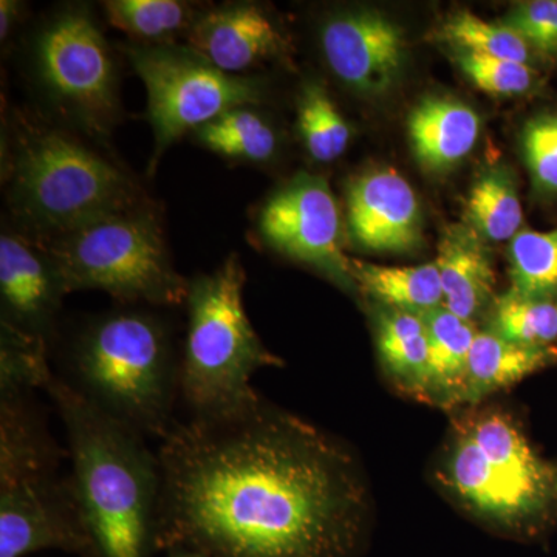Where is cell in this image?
<instances>
[{"label":"cell","instance_id":"obj_1","mask_svg":"<svg viewBox=\"0 0 557 557\" xmlns=\"http://www.w3.org/2000/svg\"><path fill=\"white\" fill-rule=\"evenodd\" d=\"M157 553L358 557L369 491L354 454L260 397L218 418L175 421L160 440Z\"/></svg>","mask_w":557,"mask_h":557},{"label":"cell","instance_id":"obj_2","mask_svg":"<svg viewBox=\"0 0 557 557\" xmlns=\"http://www.w3.org/2000/svg\"><path fill=\"white\" fill-rule=\"evenodd\" d=\"M44 391L64 424L70 478L97 556H156L163 485L159 453L64 380L51 376Z\"/></svg>","mask_w":557,"mask_h":557},{"label":"cell","instance_id":"obj_3","mask_svg":"<svg viewBox=\"0 0 557 557\" xmlns=\"http://www.w3.org/2000/svg\"><path fill=\"white\" fill-rule=\"evenodd\" d=\"M178 376L170 325L152 311L126 307L94 318L81 330L64 381L141 437L163 440L175 424Z\"/></svg>","mask_w":557,"mask_h":557},{"label":"cell","instance_id":"obj_4","mask_svg":"<svg viewBox=\"0 0 557 557\" xmlns=\"http://www.w3.org/2000/svg\"><path fill=\"white\" fill-rule=\"evenodd\" d=\"M14 131L9 205L28 239L61 236L150 205L123 168L72 132L30 119Z\"/></svg>","mask_w":557,"mask_h":557},{"label":"cell","instance_id":"obj_5","mask_svg":"<svg viewBox=\"0 0 557 557\" xmlns=\"http://www.w3.org/2000/svg\"><path fill=\"white\" fill-rule=\"evenodd\" d=\"M247 274L236 252L211 273L189 281L188 327L180 355V398L190 417L233 416L258 401L256 372L281 368L245 310Z\"/></svg>","mask_w":557,"mask_h":557},{"label":"cell","instance_id":"obj_6","mask_svg":"<svg viewBox=\"0 0 557 557\" xmlns=\"http://www.w3.org/2000/svg\"><path fill=\"white\" fill-rule=\"evenodd\" d=\"M443 479L469 511L515 533L557 525V461L542 457L504 412H486L460 428Z\"/></svg>","mask_w":557,"mask_h":557},{"label":"cell","instance_id":"obj_7","mask_svg":"<svg viewBox=\"0 0 557 557\" xmlns=\"http://www.w3.org/2000/svg\"><path fill=\"white\" fill-rule=\"evenodd\" d=\"M30 240L57 267L67 295L100 289L126 306L174 307L188 299L189 281L174 269L153 205Z\"/></svg>","mask_w":557,"mask_h":557},{"label":"cell","instance_id":"obj_8","mask_svg":"<svg viewBox=\"0 0 557 557\" xmlns=\"http://www.w3.org/2000/svg\"><path fill=\"white\" fill-rule=\"evenodd\" d=\"M126 53L148 91L153 131L150 172L183 135L265 98L260 79L222 72L188 46L137 44L127 47Z\"/></svg>","mask_w":557,"mask_h":557},{"label":"cell","instance_id":"obj_9","mask_svg":"<svg viewBox=\"0 0 557 557\" xmlns=\"http://www.w3.org/2000/svg\"><path fill=\"white\" fill-rule=\"evenodd\" d=\"M38 78L51 101L90 134L119 119V79L108 40L84 9L62 11L35 42Z\"/></svg>","mask_w":557,"mask_h":557},{"label":"cell","instance_id":"obj_10","mask_svg":"<svg viewBox=\"0 0 557 557\" xmlns=\"http://www.w3.org/2000/svg\"><path fill=\"white\" fill-rule=\"evenodd\" d=\"M259 234L274 251L324 274L344 292H358L343 251V215L324 178L300 172L271 194L258 219Z\"/></svg>","mask_w":557,"mask_h":557},{"label":"cell","instance_id":"obj_11","mask_svg":"<svg viewBox=\"0 0 557 557\" xmlns=\"http://www.w3.org/2000/svg\"><path fill=\"white\" fill-rule=\"evenodd\" d=\"M46 549L98 557L72 478L61 472L0 486V557Z\"/></svg>","mask_w":557,"mask_h":557},{"label":"cell","instance_id":"obj_12","mask_svg":"<svg viewBox=\"0 0 557 557\" xmlns=\"http://www.w3.org/2000/svg\"><path fill=\"white\" fill-rule=\"evenodd\" d=\"M325 61L347 87L380 97L398 83L408 58L405 33L376 10L335 14L321 30Z\"/></svg>","mask_w":557,"mask_h":557},{"label":"cell","instance_id":"obj_13","mask_svg":"<svg viewBox=\"0 0 557 557\" xmlns=\"http://www.w3.org/2000/svg\"><path fill=\"white\" fill-rule=\"evenodd\" d=\"M67 295L53 262L28 237H0L2 325L50 346L54 322Z\"/></svg>","mask_w":557,"mask_h":557},{"label":"cell","instance_id":"obj_14","mask_svg":"<svg viewBox=\"0 0 557 557\" xmlns=\"http://www.w3.org/2000/svg\"><path fill=\"white\" fill-rule=\"evenodd\" d=\"M351 239L370 251L409 252L423 244L416 190L394 170L364 172L347 189Z\"/></svg>","mask_w":557,"mask_h":557},{"label":"cell","instance_id":"obj_15","mask_svg":"<svg viewBox=\"0 0 557 557\" xmlns=\"http://www.w3.org/2000/svg\"><path fill=\"white\" fill-rule=\"evenodd\" d=\"M188 47L222 72L245 76L248 70L287 57L289 40L263 7L239 2L197 16Z\"/></svg>","mask_w":557,"mask_h":557},{"label":"cell","instance_id":"obj_16","mask_svg":"<svg viewBox=\"0 0 557 557\" xmlns=\"http://www.w3.org/2000/svg\"><path fill=\"white\" fill-rule=\"evenodd\" d=\"M468 225H453L438 242L437 263L443 287V307L465 321L490 306L496 285L493 255Z\"/></svg>","mask_w":557,"mask_h":557},{"label":"cell","instance_id":"obj_17","mask_svg":"<svg viewBox=\"0 0 557 557\" xmlns=\"http://www.w3.org/2000/svg\"><path fill=\"white\" fill-rule=\"evenodd\" d=\"M408 129L417 160L428 171L445 172L478 145L480 116L456 98L431 95L410 112Z\"/></svg>","mask_w":557,"mask_h":557},{"label":"cell","instance_id":"obj_18","mask_svg":"<svg viewBox=\"0 0 557 557\" xmlns=\"http://www.w3.org/2000/svg\"><path fill=\"white\" fill-rule=\"evenodd\" d=\"M557 364V346L527 347L493 330L478 332L469 355L460 405H475L502 388Z\"/></svg>","mask_w":557,"mask_h":557},{"label":"cell","instance_id":"obj_19","mask_svg":"<svg viewBox=\"0 0 557 557\" xmlns=\"http://www.w3.org/2000/svg\"><path fill=\"white\" fill-rule=\"evenodd\" d=\"M376 347L395 386L429 401V341L421 313L387 307L376 311Z\"/></svg>","mask_w":557,"mask_h":557},{"label":"cell","instance_id":"obj_20","mask_svg":"<svg viewBox=\"0 0 557 557\" xmlns=\"http://www.w3.org/2000/svg\"><path fill=\"white\" fill-rule=\"evenodd\" d=\"M429 341V401L443 408L460 405L469 355L474 344V324L445 307L421 313Z\"/></svg>","mask_w":557,"mask_h":557},{"label":"cell","instance_id":"obj_21","mask_svg":"<svg viewBox=\"0 0 557 557\" xmlns=\"http://www.w3.org/2000/svg\"><path fill=\"white\" fill-rule=\"evenodd\" d=\"M350 269L358 292L387 309L426 313L443 306L435 260L418 267H384L350 259Z\"/></svg>","mask_w":557,"mask_h":557},{"label":"cell","instance_id":"obj_22","mask_svg":"<svg viewBox=\"0 0 557 557\" xmlns=\"http://www.w3.org/2000/svg\"><path fill=\"white\" fill-rule=\"evenodd\" d=\"M467 225L486 242L512 240L523 222L518 183L507 166H491L472 185Z\"/></svg>","mask_w":557,"mask_h":557},{"label":"cell","instance_id":"obj_23","mask_svg":"<svg viewBox=\"0 0 557 557\" xmlns=\"http://www.w3.org/2000/svg\"><path fill=\"white\" fill-rule=\"evenodd\" d=\"M205 148L226 159L263 163L276 156L278 139L269 121L251 108L223 113L218 120L196 131Z\"/></svg>","mask_w":557,"mask_h":557},{"label":"cell","instance_id":"obj_24","mask_svg":"<svg viewBox=\"0 0 557 557\" xmlns=\"http://www.w3.org/2000/svg\"><path fill=\"white\" fill-rule=\"evenodd\" d=\"M298 129L311 159L319 163L338 160L350 145V124L319 81H309L300 90Z\"/></svg>","mask_w":557,"mask_h":557},{"label":"cell","instance_id":"obj_25","mask_svg":"<svg viewBox=\"0 0 557 557\" xmlns=\"http://www.w3.org/2000/svg\"><path fill=\"white\" fill-rule=\"evenodd\" d=\"M102 9L113 27L149 46L170 44L197 20L188 3L177 0H109Z\"/></svg>","mask_w":557,"mask_h":557},{"label":"cell","instance_id":"obj_26","mask_svg":"<svg viewBox=\"0 0 557 557\" xmlns=\"http://www.w3.org/2000/svg\"><path fill=\"white\" fill-rule=\"evenodd\" d=\"M509 292L523 298H557V226L552 231L523 230L509 244Z\"/></svg>","mask_w":557,"mask_h":557},{"label":"cell","instance_id":"obj_27","mask_svg":"<svg viewBox=\"0 0 557 557\" xmlns=\"http://www.w3.org/2000/svg\"><path fill=\"white\" fill-rule=\"evenodd\" d=\"M438 40L456 47L458 51L502 58L530 64L533 51L518 33L507 25L486 22L471 11L461 10L450 14L435 32Z\"/></svg>","mask_w":557,"mask_h":557},{"label":"cell","instance_id":"obj_28","mask_svg":"<svg viewBox=\"0 0 557 557\" xmlns=\"http://www.w3.org/2000/svg\"><path fill=\"white\" fill-rule=\"evenodd\" d=\"M511 343L527 347H555L556 299L523 298L508 292L496 299L491 329Z\"/></svg>","mask_w":557,"mask_h":557},{"label":"cell","instance_id":"obj_29","mask_svg":"<svg viewBox=\"0 0 557 557\" xmlns=\"http://www.w3.org/2000/svg\"><path fill=\"white\" fill-rule=\"evenodd\" d=\"M51 376L53 372L49 366V346L2 325L0 392L44 391Z\"/></svg>","mask_w":557,"mask_h":557},{"label":"cell","instance_id":"obj_30","mask_svg":"<svg viewBox=\"0 0 557 557\" xmlns=\"http://www.w3.org/2000/svg\"><path fill=\"white\" fill-rule=\"evenodd\" d=\"M458 69L478 89L497 97H516L533 89L537 83V73L530 64L485 54L458 51Z\"/></svg>","mask_w":557,"mask_h":557},{"label":"cell","instance_id":"obj_31","mask_svg":"<svg viewBox=\"0 0 557 557\" xmlns=\"http://www.w3.org/2000/svg\"><path fill=\"white\" fill-rule=\"evenodd\" d=\"M522 150L539 196H557V112L541 113L525 124Z\"/></svg>","mask_w":557,"mask_h":557},{"label":"cell","instance_id":"obj_32","mask_svg":"<svg viewBox=\"0 0 557 557\" xmlns=\"http://www.w3.org/2000/svg\"><path fill=\"white\" fill-rule=\"evenodd\" d=\"M502 24L518 33L533 53L557 61V0L518 3Z\"/></svg>","mask_w":557,"mask_h":557},{"label":"cell","instance_id":"obj_33","mask_svg":"<svg viewBox=\"0 0 557 557\" xmlns=\"http://www.w3.org/2000/svg\"><path fill=\"white\" fill-rule=\"evenodd\" d=\"M20 2H13V0H2L0 2V39L9 38L14 24L20 20Z\"/></svg>","mask_w":557,"mask_h":557},{"label":"cell","instance_id":"obj_34","mask_svg":"<svg viewBox=\"0 0 557 557\" xmlns=\"http://www.w3.org/2000/svg\"><path fill=\"white\" fill-rule=\"evenodd\" d=\"M166 557H207L197 555V553L183 552V549H178V552H170L166 553Z\"/></svg>","mask_w":557,"mask_h":557},{"label":"cell","instance_id":"obj_35","mask_svg":"<svg viewBox=\"0 0 557 557\" xmlns=\"http://www.w3.org/2000/svg\"><path fill=\"white\" fill-rule=\"evenodd\" d=\"M556 302H557V300H556Z\"/></svg>","mask_w":557,"mask_h":557}]
</instances>
